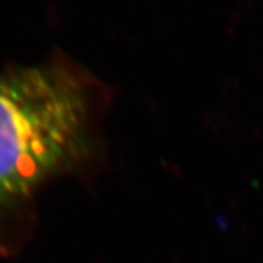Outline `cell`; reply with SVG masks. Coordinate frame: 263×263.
Wrapping results in <instances>:
<instances>
[{
  "label": "cell",
  "mask_w": 263,
  "mask_h": 263,
  "mask_svg": "<svg viewBox=\"0 0 263 263\" xmlns=\"http://www.w3.org/2000/svg\"><path fill=\"white\" fill-rule=\"evenodd\" d=\"M104 88L65 63L0 75V211L91 158Z\"/></svg>",
  "instance_id": "cell-1"
}]
</instances>
